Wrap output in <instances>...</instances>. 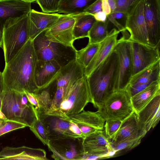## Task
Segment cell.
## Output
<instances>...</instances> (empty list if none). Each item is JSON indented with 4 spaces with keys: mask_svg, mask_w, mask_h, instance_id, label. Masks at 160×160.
I'll use <instances>...</instances> for the list:
<instances>
[{
    "mask_svg": "<svg viewBox=\"0 0 160 160\" xmlns=\"http://www.w3.org/2000/svg\"><path fill=\"white\" fill-rule=\"evenodd\" d=\"M38 60L32 41L29 39L13 58L5 63L2 72L4 88L19 92H38L34 79Z\"/></svg>",
    "mask_w": 160,
    "mask_h": 160,
    "instance_id": "6da1fadb",
    "label": "cell"
},
{
    "mask_svg": "<svg viewBox=\"0 0 160 160\" xmlns=\"http://www.w3.org/2000/svg\"><path fill=\"white\" fill-rule=\"evenodd\" d=\"M118 70V61L113 50L88 78L93 106L98 108L115 91Z\"/></svg>",
    "mask_w": 160,
    "mask_h": 160,
    "instance_id": "7a4b0ae2",
    "label": "cell"
},
{
    "mask_svg": "<svg viewBox=\"0 0 160 160\" xmlns=\"http://www.w3.org/2000/svg\"><path fill=\"white\" fill-rule=\"evenodd\" d=\"M1 99V110L7 119L29 128L38 118L35 108L29 102L24 92L4 88Z\"/></svg>",
    "mask_w": 160,
    "mask_h": 160,
    "instance_id": "3957f363",
    "label": "cell"
},
{
    "mask_svg": "<svg viewBox=\"0 0 160 160\" xmlns=\"http://www.w3.org/2000/svg\"><path fill=\"white\" fill-rule=\"evenodd\" d=\"M3 33L2 47L6 63L13 58L30 39L28 14L8 19L4 25Z\"/></svg>",
    "mask_w": 160,
    "mask_h": 160,
    "instance_id": "277c9868",
    "label": "cell"
},
{
    "mask_svg": "<svg viewBox=\"0 0 160 160\" xmlns=\"http://www.w3.org/2000/svg\"><path fill=\"white\" fill-rule=\"evenodd\" d=\"M92 100L88 78L84 75L73 84L67 86L59 104L56 116L67 118L79 113Z\"/></svg>",
    "mask_w": 160,
    "mask_h": 160,
    "instance_id": "5b68a950",
    "label": "cell"
},
{
    "mask_svg": "<svg viewBox=\"0 0 160 160\" xmlns=\"http://www.w3.org/2000/svg\"><path fill=\"white\" fill-rule=\"evenodd\" d=\"M32 41L38 60L54 61L62 67L76 59L77 50L74 47L48 41L44 30Z\"/></svg>",
    "mask_w": 160,
    "mask_h": 160,
    "instance_id": "8992f818",
    "label": "cell"
},
{
    "mask_svg": "<svg viewBox=\"0 0 160 160\" xmlns=\"http://www.w3.org/2000/svg\"><path fill=\"white\" fill-rule=\"evenodd\" d=\"M134 112L131 96L128 90H115L105 100L97 112L105 121H123Z\"/></svg>",
    "mask_w": 160,
    "mask_h": 160,
    "instance_id": "52a82bcc",
    "label": "cell"
},
{
    "mask_svg": "<svg viewBox=\"0 0 160 160\" xmlns=\"http://www.w3.org/2000/svg\"><path fill=\"white\" fill-rule=\"evenodd\" d=\"M118 40L113 50L117 54L118 70L115 86V91L125 89L133 75V63L131 41L126 33Z\"/></svg>",
    "mask_w": 160,
    "mask_h": 160,
    "instance_id": "ba28073f",
    "label": "cell"
},
{
    "mask_svg": "<svg viewBox=\"0 0 160 160\" xmlns=\"http://www.w3.org/2000/svg\"><path fill=\"white\" fill-rule=\"evenodd\" d=\"M38 117L42 120L49 140L66 138H83L79 129L70 120L68 117L65 118L39 112Z\"/></svg>",
    "mask_w": 160,
    "mask_h": 160,
    "instance_id": "9c48e42d",
    "label": "cell"
},
{
    "mask_svg": "<svg viewBox=\"0 0 160 160\" xmlns=\"http://www.w3.org/2000/svg\"><path fill=\"white\" fill-rule=\"evenodd\" d=\"M83 138H66L49 140L47 146L55 160H83Z\"/></svg>",
    "mask_w": 160,
    "mask_h": 160,
    "instance_id": "30bf717a",
    "label": "cell"
},
{
    "mask_svg": "<svg viewBox=\"0 0 160 160\" xmlns=\"http://www.w3.org/2000/svg\"><path fill=\"white\" fill-rule=\"evenodd\" d=\"M144 0H140L127 15L124 27L130 33V40L150 45L144 16Z\"/></svg>",
    "mask_w": 160,
    "mask_h": 160,
    "instance_id": "8fae6325",
    "label": "cell"
},
{
    "mask_svg": "<svg viewBox=\"0 0 160 160\" xmlns=\"http://www.w3.org/2000/svg\"><path fill=\"white\" fill-rule=\"evenodd\" d=\"M75 21L72 15L61 14L52 26L44 30L45 37L50 41L74 47L73 31Z\"/></svg>",
    "mask_w": 160,
    "mask_h": 160,
    "instance_id": "7c38bea8",
    "label": "cell"
},
{
    "mask_svg": "<svg viewBox=\"0 0 160 160\" xmlns=\"http://www.w3.org/2000/svg\"><path fill=\"white\" fill-rule=\"evenodd\" d=\"M84 160H96L110 157L115 152L103 130L97 131L83 138Z\"/></svg>",
    "mask_w": 160,
    "mask_h": 160,
    "instance_id": "4fadbf2b",
    "label": "cell"
},
{
    "mask_svg": "<svg viewBox=\"0 0 160 160\" xmlns=\"http://www.w3.org/2000/svg\"><path fill=\"white\" fill-rule=\"evenodd\" d=\"M131 41L133 75L160 60V47Z\"/></svg>",
    "mask_w": 160,
    "mask_h": 160,
    "instance_id": "5bb4252c",
    "label": "cell"
},
{
    "mask_svg": "<svg viewBox=\"0 0 160 160\" xmlns=\"http://www.w3.org/2000/svg\"><path fill=\"white\" fill-rule=\"evenodd\" d=\"M144 16L149 44L160 47V0H144Z\"/></svg>",
    "mask_w": 160,
    "mask_h": 160,
    "instance_id": "9a60e30c",
    "label": "cell"
},
{
    "mask_svg": "<svg viewBox=\"0 0 160 160\" xmlns=\"http://www.w3.org/2000/svg\"><path fill=\"white\" fill-rule=\"evenodd\" d=\"M68 117L70 120L77 125L83 138L97 131L104 130L105 121L97 112L83 110Z\"/></svg>",
    "mask_w": 160,
    "mask_h": 160,
    "instance_id": "2e32d148",
    "label": "cell"
},
{
    "mask_svg": "<svg viewBox=\"0 0 160 160\" xmlns=\"http://www.w3.org/2000/svg\"><path fill=\"white\" fill-rule=\"evenodd\" d=\"M158 81H160V60L133 75L127 89L132 97Z\"/></svg>",
    "mask_w": 160,
    "mask_h": 160,
    "instance_id": "e0dca14e",
    "label": "cell"
},
{
    "mask_svg": "<svg viewBox=\"0 0 160 160\" xmlns=\"http://www.w3.org/2000/svg\"><path fill=\"white\" fill-rule=\"evenodd\" d=\"M61 67L54 61L38 60L34 79L38 91L47 88L55 82Z\"/></svg>",
    "mask_w": 160,
    "mask_h": 160,
    "instance_id": "ac0fdd59",
    "label": "cell"
},
{
    "mask_svg": "<svg viewBox=\"0 0 160 160\" xmlns=\"http://www.w3.org/2000/svg\"><path fill=\"white\" fill-rule=\"evenodd\" d=\"M120 32L116 28L112 29L100 45L93 58L84 69V75L88 78L93 71L108 57L113 51Z\"/></svg>",
    "mask_w": 160,
    "mask_h": 160,
    "instance_id": "d6986e66",
    "label": "cell"
},
{
    "mask_svg": "<svg viewBox=\"0 0 160 160\" xmlns=\"http://www.w3.org/2000/svg\"><path fill=\"white\" fill-rule=\"evenodd\" d=\"M45 151L42 149L25 146L14 147H5L0 151V160H46Z\"/></svg>",
    "mask_w": 160,
    "mask_h": 160,
    "instance_id": "ffe728a7",
    "label": "cell"
},
{
    "mask_svg": "<svg viewBox=\"0 0 160 160\" xmlns=\"http://www.w3.org/2000/svg\"><path fill=\"white\" fill-rule=\"evenodd\" d=\"M137 114L142 131L147 133L156 127L160 119V94L156 95Z\"/></svg>",
    "mask_w": 160,
    "mask_h": 160,
    "instance_id": "44dd1931",
    "label": "cell"
},
{
    "mask_svg": "<svg viewBox=\"0 0 160 160\" xmlns=\"http://www.w3.org/2000/svg\"><path fill=\"white\" fill-rule=\"evenodd\" d=\"M61 14L41 12L32 9L28 14L30 39L32 40L45 29L52 26Z\"/></svg>",
    "mask_w": 160,
    "mask_h": 160,
    "instance_id": "7402d4cb",
    "label": "cell"
},
{
    "mask_svg": "<svg viewBox=\"0 0 160 160\" xmlns=\"http://www.w3.org/2000/svg\"><path fill=\"white\" fill-rule=\"evenodd\" d=\"M31 3L21 0H0V29L3 30L7 20L28 14Z\"/></svg>",
    "mask_w": 160,
    "mask_h": 160,
    "instance_id": "603a6c76",
    "label": "cell"
},
{
    "mask_svg": "<svg viewBox=\"0 0 160 160\" xmlns=\"http://www.w3.org/2000/svg\"><path fill=\"white\" fill-rule=\"evenodd\" d=\"M85 68L74 59L62 67L55 81L56 86L73 84L84 75Z\"/></svg>",
    "mask_w": 160,
    "mask_h": 160,
    "instance_id": "cb8c5ba5",
    "label": "cell"
},
{
    "mask_svg": "<svg viewBox=\"0 0 160 160\" xmlns=\"http://www.w3.org/2000/svg\"><path fill=\"white\" fill-rule=\"evenodd\" d=\"M143 132L140 128L137 113L134 112L129 117L122 121L117 132L109 141H120L138 135Z\"/></svg>",
    "mask_w": 160,
    "mask_h": 160,
    "instance_id": "d4e9b609",
    "label": "cell"
},
{
    "mask_svg": "<svg viewBox=\"0 0 160 160\" xmlns=\"http://www.w3.org/2000/svg\"><path fill=\"white\" fill-rule=\"evenodd\" d=\"M160 94V81H155L131 97L135 112H139L156 95Z\"/></svg>",
    "mask_w": 160,
    "mask_h": 160,
    "instance_id": "484cf974",
    "label": "cell"
},
{
    "mask_svg": "<svg viewBox=\"0 0 160 160\" xmlns=\"http://www.w3.org/2000/svg\"><path fill=\"white\" fill-rule=\"evenodd\" d=\"M72 15L75 19L73 31L74 41L88 38L89 31L96 21L94 16L85 12Z\"/></svg>",
    "mask_w": 160,
    "mask_h": 160,
    "instance_id": "4316f807",
    "label": "cell"
},
{
    "mask_svg": "<svg viewBox=\"0 0 160 160\" xmlns=\"http://www.w3.org/2000/svg\"><path fill=\"white\" fill-rule=\"evenodd\" d=\"M96 0H61L58 12L65 14L74 15L84 12Z\"/></svg>",
    "mask_w": 160,
    "mask_h": 160,
    "instance_id": "83f0119b",
    "label": "cell"
},
{
    "mask_svg": "<svg viewBox=\"0 0 160 160\" xmlns=\"http://www.w3.org/2000/svg\"><path fill=\"white\" fill-rule=\"evenodd\" d=\"M109 22L108 19L105 22L96 21L93 24L88 33V43H99L103 41L107 37L108 32V29Z\"/></svg>",
    "mask_w": 160,
    "mask_h": 160,
    "instance_id": "f1b7e54d",
    "label": "cell"
},
{
    "mask_svg": "<svg viewBox=\"0 0 160 160\" xmlns=\"http://www.w3.org/2000/svg\"><path fill=\"white\" fill-rule=\"evenodd\" d=\"M146 133L143 132L138 135L120 141L110 142L111 148L115 152L124 149L131 150L139 144L141 140L145 136Z\"/></svg>",
    "mask_w": 160,
    "mask_h": 160,
    "instance_id": "f546056e",
    "label": "cell"
},
{
    "mask_svg": "<svg viewBox=\"0 0 160 160\" xmlns=\"http://www.w3.org/2000/svg\"><path fill=\"white\" fill-rule=\"evenodd\" d=\"M100 42L89 43L84 48L77 50L76 60L85 68L93 58L99 48Z\"/></svg>",
    "mask_w": 160,
    "mask_h": 160,
    "instance_id": "4dcf8cb0",
    "label": "cell"
},
{
    "mask_svg": "<svg viewBox=\"0 0 160 160\" xmlns=\"http://www.w3.org/2000/svg\"><path fill=\"white\" fill-rule=\"evenodd\" d=\"M35 136L45 145H48L49 139L46 130L42 119L39 117L29 127Z\"/></svg>",
    "mask_w": 160,
    "mask_h": 160,
    "instance_id": "1f68e13d",
    "label": "cell"
},
{
    "mask_svg": "<svg viewBox=\"0 0 160 160\" xmlns=\"http://www.w3.org/2000/svg\"><path fill=\"white\" fill-rule=\"evenodd\" d=\"M140 0H115L116 8L113 12H122L127 16Z\"/></svg>",
    "mask_w": 160,
    "mask_h": 160,
    "instance_id": "d6a6232c",
    "label": "cell"
},
{
    "mask_svg": "<svg viewBox=\"0 0 160 160\" xmlns=\"http://www.w3.org/2000/svg\"><path fill=\"white\" fill-rule=\"evenodd\" d=\"M105 122L104 127V132L109 141L117 132L122 121L117 120L109 119Z\"/></svg>",
    "mask_w": 160,
    "mask_h": 160,
    "instance_id": "836d02e7",
    "label": "cell"
},
{
    "mask_svg": "<svg viewBox=\"0 0 160 160\" xmlns=\"http://www.w3.org/2000/svg\"><path fill=\"white\" fill-rule=\"evenodd\" d=\"M61 0H36L43 12L53 13L58 12L59 3Z\"/></svg>",
    "mask_w": 160,
    "mask_h": 160,
    "instance_id": "e575fe53",
    "label": "cell"
},
{
    "mask_svg": "<svg viewBox=\"0 0 160 160\" xmlns=\"http://www.w3.org/2000/svg\"><path fill=\"white\" fill-rule=\"evenodd\" d=\"M26 127L21 123L7 119L5 123L0 128V136L10 131Z\"/></svg>",
    "mask_w": 160,
    "mask_h": 160,
    "instance_id": "d590c367",
    "label": "cell"
},
{
    "mask_svg": "<svg viewBox=\"0 0 160 160\" xmlns=\"http://www.w3.org/2000/svg\"><path fill=\"white\" fill-rule=\"evenodd\" d=\"M101 11H102L101 0H96L86 9L84 12L93 15Z\"/></svg>",
    "mask_w": 160,
    "mask_h": 160,
    "instance_id": "8d00e7d4",
    "label": "cell"
},
{
    "mask_svg": "<svg viewBox=\"0 0 160 160\" xmlns=\"http://www.w3.org/2000/svg\"><path fill=\"white\" fill-rule=\"evenodd\" d=\"M24 92L26 94L29 102L34 107L37 113V112L39 108V105L35 94L25 90Z\"/></svg>",
    "mask_w": 160,
    "mask_h": 160,
    "instance_id": "74e56055",
    "label": "cell"
},
{
    "mask_svg": "<svg viewBox=\"0 0 160 160\" xmlns=\"http://www.w3.org/2000/svg\"><path fill=\"white\" fill-rule=\"evenodd\" d=\"M101 7L102 11L107 16L111 13V8L108 0H101Z\"/></svg>",
    "mask_w": 160,
    "mask_h": 160,
    "instance_id": "f35d334b",
    "label": "cell"
},
{
    "mask_svg": "<svg viewBox=\"0 0 160 160\" xmlns=\"http://www.w3.org/2000/svg\"><path fill=\"white\" fill-rule=\"evenodd\" d=\"M93 16L97 21L105 22L107 19V16L102 11L98 12Z\"/></svg>",
    "mask_w": 160,
    "mask_h": 160,
    "instance_id": "ab89813d",
    "label": "cell"
},
{
    "mask_svg": "<svg viewBox=\"0 0 160 160\" xmlns=\"http://www.w3.org/2000/svg\"><path fill=\"white\" fill-rule=\"evenodd\" d=\"M4 89V84L2 72L0 71V97L1 98Z\"/></svg>",
    "mask_w": 160,
    "mask_h": 160,
    "instance_id": "60d3db41",
    "label": "cell"
},
{
    "mask_svg": "<svg viewBox=\"0 0 160 160\" xmlns=\"http://www.w3.org/2000/svg\"><path fill=\"white\" fill-rule=\"evenodd\" d=\"M108 1L111 8V13H112L114 12L116 8V1L115 0H108Z\"/></svg>",
    "mask_w": 160,
    "mask_h": 160,
    "instance_id": "b9f144b4",
    "label": "cell"
},
{
    "mask_svg": "<svg viewBox=\"0 0 160 160\" xmlns=\"http://www.w3.org/2000/svg\"><path fill=\"white\" fill-rule=\"evenodd\" d=\"M3 36V30L0 29V47H2Z\"/></svg>",
    "mask_w": 160,
    "mask_h": 160,
    "instance_id": "7bdbcfd3",
    "label": "cell"
},
{
    "mask_svg": "<svg viewBox=\"0 0 160 160\" xmlns=\"http://www.w3.org/2000/svg\"><path fill=\"white\" fill-rule=\"evenodd\" d=\"M7 119L3 118L0 117V128L5 123Z\"/></svg>",
    "mask_w": 160,
    "mask_h": 160,
    "instance_id": "ee69618b",
    "label": "cell"
},
{
    "mask_svg": "<svg viewBox=\"0 0 160 160\" xmlns=\"http://www.w3.org/2000/svg\"><path fill=\"white\" fill-rule=\"evenodd\" d=\"M24 2L32 3V2L36 1V0H21Z\"/></svg>",
    "mask_w": 160,
    "mask_h": 160,
    "instance_id": "f6af8a7d",
    "label": "cell"
},
{
    "mask_svg": "<svg viewBox=\"0 0 160 160\" xmlns=\"http://www.w3.org/2000/svg\"><path fill=\"white\" fill-rule=\"evenodd\" d=\"M1 98L0 97V110H1Z\"/></svg>",
    "mask_w": 160,
    "mask_h": 160,
    "instance_id": "bcb514c9",
    "label": "cell"
}]
</instances>
